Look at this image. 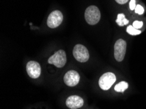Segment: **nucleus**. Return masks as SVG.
<instances>
[{"instance_id":"nucleus-1","label":"nucleus","mask_w":146,"mask_h":109,"mask_svg":"<svg viewBox=\"0 0 146 109\" xmlns=\"http://www.w3.org/2000/svg\"><path fill=\"white\" fill-rule=\"evenodd\" d=\"M101 17L100 12L97 7L91 5L87 8L85 13L86 22L90 25H95L100 21Z\"/></svg>"},{"instance_id":"nucleus-2","label":"nucleus","mask_w":146,"mask_h":109,"mask_svg":"<svg viewBox=\"0 0 146 109\" xmlns=\"http://www.w3.org/2000/svg\"><path fill=\"white\" fill-rule=\"evenodd\" d=\"M66 61H67V58H66L65 51L63 50H59L48 58V63L52 64L56 67L61 68L65 65Z\"/></svg>"},{"instance_id":"nucleus-3","label":"nucleus","mask_w":146,"mask_h":109,"mask_svg":"<svg viewBox=\"0 0 146 109\" xmlns=\"http://www.w3.org/2000/svg\"><path fill=\"white\" fill-rule=\"evenodd\" d=\"M73 55L76 60L81 63L87 61L89 59V53L87 48L83 44H77L74 46Z\"/></svg>"},{"instance_id":"nucleus-4","label":"nucleus","mask_w":146,"mask_h":109,"mask_svg":"<svg viewBox=\"0 0 146 109\" xmlns=\"http://www.w3.org/2000/svg\"><path fill=\"white\" fill-rule=\"evenodd\" d=\"M116 81V77L112 73H106L99 79V86L103 90H108Z\"/></svg>"},{"instance_id":"nucleus-5","label":"nucleus","mask_w":146,"mask_h":109,"mask_svg":"<svg viewBox=\"0 0 146 109\" xmlns=\"http://www.w3.org/2000/svg\"><path fill=\"white\" fill-rule=\"evenodd\" d=\"M126 49H127V43L123 39H118L114 46V55L115 58L117 61H122L125 57Z\"/></svg>"},{"instance_id":"nucleus-6","label":"nucleus","mask_w":146,"mask_h":109,"mask_svg":"<svg viewBox=\"0 0 146 109\" xmlns=\"http://www.w3.org/2000/svg\"><path fill=\"white\" fill-rule=\"evenodd\" d=\"M63 15L60 11L56 10L52 12L47 18V26L50 28H56L62 24Z\"/></svg>"},{"instance_id":"nucleus-7","label":"nucleus","mask_w":146,"mask_h":109,"mask_svg":"<svg viewBox=\"0 0 146 109\" xmlns=\"http://www.w3.org/2000/svg\"><path fill=\"white\" fill-rule=\"evenodd\" d=\"M26 71L30 78L34 79H37L41 73V66L37 61H30L26 65Z\"/></svg>"},{"instance_id":"nucleus-8","label":"nucleus","mask_w":146,"mask_h":109,"mask_svg":"<svg viewBox=\"0 0 146 109\" xmlns=\"http://www.w3.org/2000/svg\"><path fill=\"white\" fill-rule=\"evenodd\" d=\"M80 80V76L77 71L70 70L66 73L64 77V81L68 86L74 87L77 85Z\"/></svg>"},{"instance_id":"nucleus-9","label":"nucleus","mask_w":146,"mask_h":109,"mask_svg":"<svg viewBox=\"0 0 146 109\" xmlns=\"http://www.w3.org/2000/svg\"><path fill=\"white\" fill-rule=\"evenodd\" d=\"M84 104L83 99L78 95H72L66 99V104L71 109H77L83 106Z\"/></svg>"},{"instance_id":"nucleus-10","label":"nucleus","mask_w":146,"mask_h":109,"mask_svg":"<svg viewBox=\"0 0 146 109\" xmlns=\"http://www.w3.org/2000/svg\"><path fill=\"white\" fill-rule=\"evenodd\" d=\"M128 88H129V84H128L127 82H126L125 81H122L120 83L117 84V85L115 86L114 90L117 92L123 93Z\"/></svg>"},{"instance_id":"nucleus-11","label":"nucleus","mask_w":146,"mask_h":109,"mask_svg":"<svg viewBox=\"0 0 146 109\" xmlns=\"http://www.w3.org/2000/svg\"><path fill=\"white\" fill-rule=\"evenodd\" d=\"M116 22L119 26H123L129 24V21L127 18H125V16L124 14H119L117 15V18Z\"/></svg>"},{"instance_id":"nucleus-12","label":"nucleus","mask_w":146,"mask_h":109,"mask_svg":"<svg viewBox=\"0 0 146 109\" xmlns=\"http://www.w3.org/2000/svg\"><path fill=\"white\" fill-rule=\"evenodd\" d=\"M127 32L128 33L132 35H137L141 33V31L138 30L133 27V26H129L127 28Z\"/></svg>"},{"instance_id":"nucleus-13","label":"nucleus","mask_w":146,"mask_h":109,"mask_svg":"<svg viewBox=\"0 0 146 109\" xmlns=\"http://www.w3.org/2000/svg\"><path fill=\"white\" fill-rule=\"evenodd\" d=\"M135 12L138 15H142L144 13V9L140 5H137L135 8Z\"/></svg>"},{"instance_id":"nucleus-14","label":"nucleus","mask_w":146,"mask_h":109,"mask_svg":"<svg viewBox=\"0 0 146 109\" xmlns=\"http://www.w3.org/2000/svg\"><path fill=\"white\" fill-rule=\"evenodd\" d=\"M133 27L136 29H140L143 26V22L141 21H134L133 22Z\"/></svg>"},{"instance_id":"nucleus-15","label":"nucleus","mask_w":146,"mask_h":109,"mask_svg":"<svg viewBox=\"0 0 146 109\" xmlns=\"http://www.w3.org/2000/svg\"><path fill=\"white\" fill-rule=\"evenodd\" d=\"M129 7L131 11L135 10V8H136V0H130L129 3Z\"/></svg>"},{"instance_id":"nucleus-16","label":"nucleus","mask_w":146,"mask_h":109,"mask_svg":"<svg viewBox=\"0 0 146 109\" xmlns=\"http://www.w3.org/2000/svg\"><path fill=\"white\" fill-rule=\"evenodd\" d=\"M115 1H116L117 3L123 5V4H125L126 3H127V2L129 1V0H115Z\"/></svg>"}]
</instances>
